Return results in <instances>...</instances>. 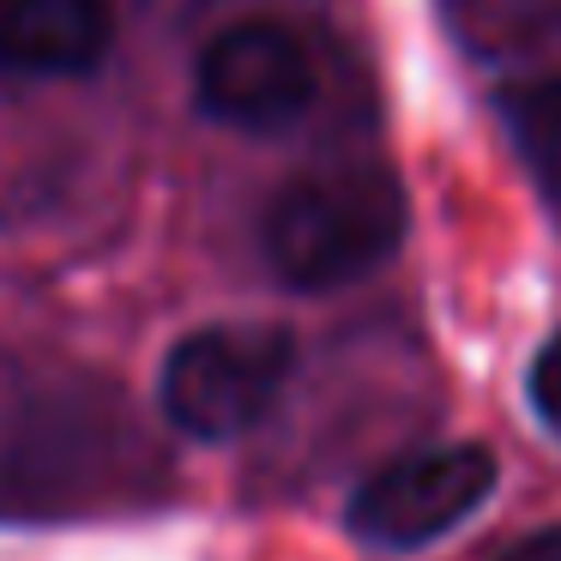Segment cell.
Returning a JSON list of instances; mask_svg holds the SVG:
<instances>
[{
	"label": "cell",
	"mask_w": 561,
	"mask_h": 561,
	"mask_svg": "<svg viewBox=\"0 0 561 561\" xmlns=\"http://www.w3.org/2000/svg\"><path fill=\"white\" fill-rule=\"evenodd\" d=\"M404 187L380 163H327L272 194L260 218L266 266L290 290H339L399 254L404 242Z\"/></svg>",
	"instance_id": "cell-1"
},
{
	"label": "cell",
	"mask_w": 561,
	"mask_h": 561,
	"mask_svg": "<svg viewBox=\"0 0 561 561\" xmlns=\"http://www.w3.org/2000/svg\"><path fill=\"white\" fill-rule=\"evenodd\" d=\"M296 368V339L272 320H218L163 356L158 404L182 435L236 440L260 428Z\"/></svg>",
	"instance_id": "cell-2"
},
{
	"label": "cell",
	"mask_w": 561,
	"mask_h": 561,
	"mask_svg": "<svg viewBox=\"0 0 561 561\" xmlns=\"http://www.w3.org/2000/svg\"><path fill=\"white\" fill-rule=\"evenodd\" d=\"M320 98V61L284 19H236L199 49L194 103L218 127L248 139L290 134Z\"/></svg>",
	"instance_id": "cell-3"
},
{
	"label": "cell",
	"mask_w": 561,
	"mask_h": 561,
	"mask_svg": "<svg viewBox=\"0 0 561 561\" xmlns=\"http://www.w3.org/2000/svg\"><path fill=\"white\" fill-rule=\"evenodd\" d=\"M495 489V453L459 440V447H423L380 465L351 495V531L368 549H416L471 519Z\"/></svg>",
	"instance_id": "cell-4"
},
{
	"label": "cell",
	"mask_w": 561,
	"mask_h": 561,
	"mask_svg": "<svg viewBox=\"0 0 561 561\" xmlns=\"http://www.w3.org/2000/svg\"><path fill=\"white\" fill-rule=\"evenodd\" d=\"M110 43V0H0V67L19 79H85Z\"/></svg>",
	"instance_id": "cell-5"
},
{
	"label": "cell",
	"mask_w": 561,
	"mask_h": 561,
	"mask_svg": "<svg viewBox=\"0 0 561 561\" xmlns=\"http://www.w3.org/2000/svg\"><path fill=\"white\" fill-rule=\"evenodd\" d=\"M501 122H507V139L525 158V170L537 175V187L561 199V73L507 85L501 91Z\"/></svg>",
	"instance_id": "cell-6"
},
{
	"label": "cell",
	"mask_w": 561,
	"mask_h": 561,
	"mask_svg": "<svg viewBox=\"0 0 561 561\" xmlns=\"http://www.w3.org/2000/svg\"><path fill=\"white\" fill-rule=\"evenodd\" d=\"M531 404H537V416H543L549 435H561V332L537 351V363H531Z\"/></svg>",
	"instance_id": "cell-7"
},
{
	"label": "cell",
	"mask_w": 561,
	"mask_h": 561,
	"mask_svg": "<svg viewBox=\"0 0 561 561\" xmlns=\"http://www.w3.org/2000/svg\"><path fill=\"white\" fill-rule=\"evenodd\" d=\"M501 561H561V525H549V531L519 537V543H513Z\"/></svg>",
	"instance_id": "cell-8"
}]
</instances>
